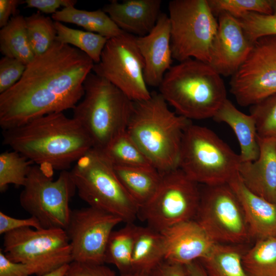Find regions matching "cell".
<instances>
[{
  "label": "cell",
  "instance_id": "d6a6232c",
  "mask_svg": "<svg viewBox=\"0 0 276 276\" xmlns=\"http://www.w3.org/2000/svg\"><path fill=\"white\" fill-rule=\"evenodd\" d=\"M33 163L14 150L0 154V191L6 190L9 185L24 187Z\"/></svg>",
  "mask_w": 276,
  "mask_h": 276
},
{
  "label": "cell",
  "instance_id": "52a82bcc",
  "mask_svg": "<svg viewBox=\"0 0 276 276\" xmlns=\"http://www.w3.org/2000/svg\"><path fill=\"white\" fill-rule=\"evenodd\" d=\"M241 162L239 154L211 129L192 122L185 129L178 168L196 182L227 183L238 172Z\"/></svg>",
  "mask_w": 276,
  "mask_h": 276
},
{
  "label": "cell",
  "instance_id": "f546056e",
  "mask_svg": "<svg viewBox=\"0 0 276 276\" xmlns=\"http://www.w3.org/2000/svg\"><path fill=\"white\" fill-rule=\"evenodd\" d=\"M242 260L249 276H276V237L257 240Z\"/></svg>",
  "mask_w": 276,
  "mask_h": 276
},
{
  "label": "cell",
  "instance_id": "b9f144b4",
  "mask_svg": "<svg viewBox=\"0 0 276 276\" xmlns=\"http://www.w3.org/2000/svg\"><path fill=\"white\" fill-rule=\"evenodd\" d=\"M150 276H189L185 265L163 261L149 273Z\"/></svg>",
  "mask_w": 276,
  "mask_h": 276
},
{
  "label": "cell",
  "instance_id": "3957f363",
  "mask_svg": "<svg viewBox=\"0 0 276 276\" xmlns=\"http://www.w3.org/2000/svg\"><path fill=\"white\" fill-rule=\"evenodd\" d=\"M134 102L127 132L162 174L178 168L183 134L191 120L172 111L159 93Z\"/></svg>",
  "mask_w": 276,
  "mask_h": 276
},
{
  "label": "cell",
  "instance_id": "44dd1931",
  "mask_svg": "<svg viewBox=\"0 0 276 276\" xmlns=\"http://www.w3.org/2000/svg\"><path fill=\"white\" fill-rule=\"evenodd\" d=\"M243 210L250 237L257 240L276 237V203L250 191L238 172L227 183Z\"/></svg>",
  "mask_w": 276,
  "mask_h": 276
},
{
  "label": "cell",
  "instance_id": "1f68e13d",
  "mask_svg": "<svg viewBox=\"0 0 276 276\" xmlns=\"http://www.w3.org/2000/svg\"><path fill=\"white\" fill-rule=\"evenodd\" d=\"M52 19L39 11L25 17L28 39L35 56L45 53L56 41L57 32Z\"/></svg>",
  "mask_w": 276,
  "mask_h": 276
},
{
  "label": "cell",
  "instance_id": "836d02e7",
  "mask_svg": "<svg viewBox=\"0 0 276 276\" xmlns=\"http://www.w3.org/2000/svg\"><path fill=\"white\" fill-rule=\"evenodd\" d=\"M215 16L223 12L238 18L248 12L273 14V0H208Z\"/></svg>",
  "mask_w": 276,
  "mask_h": 276
},
{
  "label": "cell",
  "instance_id": "484cf974",
  "mask_svg": "<svg viewBox=\"0 0 276 276\" xmlns=\"http://www.w3.org/2000/svg\"><path fill=\"white\" fill-rule=\"evenodd\" d=\"M0 51L4 56L16 59L26 65L35 57L28 39L25 17L17 14L0 30Z\"/></svg>",
  "mask_w": 276,
  "mask_h": 276
},
{
  "label": "cell",
  "instance_id": "ee69618b",
  "mask_svg": "<svg viewBox=\"0 0 276 276\" xmlns=\"http://www.w3.org/2000/svg\"><path fill=\"white\" fill-rule=\"evenodd\" d=\"M197 261H195L185 265L189 275L210 276L203 265Z\"/></svg>",
  "mask_w": 276,
  "mask_h": 276
},
{
  "label": "cell",
  "instance_id": "7402d4cb",
  "mask_svg": "<svg viewBox=\"0 0 276 276\" xmlns=\"http://www.w3.org/2000/svg\"><path fill=\"white\" fill-rule=\"evenodd\" d=\"M213 119L227 124L234 131L239 144L241 162H252L259 157L260 148L254 117L238 110L228 99L219 108Z\"/></svg>",
  "mask_w": 276,
  "mask_h": 276
},
{
  "label": "cell",
  "instance_id": "cb8c5ba5",
  "mask_svg": "<svg viewBox=\"0 0 276 276\" xmlns=\"http://www.w3.org/2000/svg\"><path fill=\"white\" fill-rule=\"evenodd\" d=\"M113 166L120 182L140 209L151 199L160 183L162 174L155 167Z\"/></svg>",
  "mask_w": 276,
  "mask_h": 276
},
{
  "label": "cell",
  "instance_id": "e0dca14e",
  "mask_svg": "<svg viewBox=\"0 0 276 276\" xmlns=\"http://www.w3.org/2000/svg\"><path fill=\"white\" fill-rule=\"evenodd\" d=\"M160 233L165 260L185 266L204 258L216 243L194 219L175 224Z\"/></svg>",
  "mask_w": 276,
  "mask_h": 276
},
{
  "label": "cell",
  "instance_id": "30bf717a",
  "mask_svg": "<svg viewBox=\"0 0 276 276\" xmlns=\"http://www.w3.org/2000/svg\"><path fill=\"white\" fill-rule=\"evenodd\" d=\"M3 250L9 260L27 265L41 276L73 261L65 229L25 227L4 235Z\"/></svg>",
  "mask_w": 276,
  "mask_h": 276
},
{
  "label": "cell",
  "instance_id": "bcb514c9",
  "mask_svg": "<svg viewBox=\"0 0 276 276\" xmlns=\"http://www.w3.org/2000/svg\"><path fill=\"white\" fill-rule=\"evenodd\" d=\"M118 276H150V274L143 271L131 270L128 272L120 273Z\"/></svg>",
  "mask_w": 276,
  "mask_h": 276
},
{
  "label": "cell",
  "instance_id": "f35d334b",
  "mask_svg": "<svg viewBox=\"0 0 276 276\" xmlns=\"http://www.w3.org/2000/svg\"><path fill=\"white\" fill-rule=\"evenodd\" d=\"M25 227H32L36 229L43 228L35 218L30 216L25 219H18L12 217L3 212H0V234H5Z\"/></svg>",
  "mask_w": 276,
  "mask_h": 276
},
{
  "label": "cell",
  "instance_id": "ba28073f",
  "mask_svg": "<svg viewBox=\"0 0 276 276\" xmlns=\"http://www.w3.org/2000/svg\"><path fill=\"white\" fill-rule=\"evenodd\" d=\"M168 11L173 59L209 64L218 22L208 0H173Z\"/></svg>",
  "mask_w": 276,
  "mask_h": 276
},
{
  "label": "cell",
  "instance_id": "7bdbcfd3",
  "mask_svg": "<svg viewBox=\"0 0 276 276\" xmlns=\"http://www.w3.org/2000/svg\"><path fill=\"white\" fill-rule=\"evenodd\" d=\"M18 0H0V27L5 26L13 16L16 15Z\"/></svg>",
  "mask_w": 276,
  "mask_h": 276
},
{
  "label": "cell",
  "instance_id": "5bb4252c",
  "mask_svg": "<svg viewBox=\"0 0 276 276\" xmlns=\"http://www.w3.org/2000/svg\"><path fill=\"white\" fill-rule=\"evenodd\" d=\"M230 91L241 106L276 94V35L259 38L245 61L231 76Z\"/></svg>",
  "mask_w": 276,
  "mask_h": 276
},
{
  "label": "cell",
  "instance_id": "8d00e7d4",
  "mask_svg": "<svg viewBox=\"0 0 276 276\" xmlns=\"http://www.w3.org/2000/svg\"><path fill=\"white\" fill-rule=\"evenodd\" d=\"M27 65L11 57L0 60V94L13 87L21 78Z\"/></svg>",
  "mask_w": 276,
  "mask_h": 276
},
{
  "label": "cell",
  "instance_id": "83f0119b",
  "mask_svg": "<svg viewBox=\"0 0 276 276\" xmlns=\"http://www.w3.org/2000/svg\"><path fill=\"white\" fill-rule=\"evenodd\" d=\"M102 151L113 166L154 167L127 130L118 135Z\"/></svg>",
  "mask_w": 276,
  "mask_h": 276
},
{
  "label": "cell",
  "instance_id": "e575fe53",
  "mask_svg": "<svg viewBox=\"0 0 276 276\" xmlns=\"http://www.w3.org/2000/svg\"><path fill=\"white\" fill-rule=\"evenodd\" d=\"M250 114L255 120L258 137L276 139V94L251 106Z\"/></svg>",
  "mask_w": 276,
  "mask_h": 276
},
{
  "label": "cell",
  "instance_id": "9c48e42d",
  "mask_svg": "<svg viewBox=\"0 0 276 276\" xmlns=\"http://www.w3.org/2000/svg\"><path fill=\"white\" fill-rule=\"evenodd\" d=\"M53 174L33 165L19 195L21 207L36 218L43 228L65 229L71 217L70 201L77 191L70 171Z\"/></svg>",
  "mask_w": 276,
  "mask_h": 276
},
{
  "label": "cell",
  "instance_id": "603a6c76",
  "mask_svg": "<svg viewBox=\"0 0 276 276\" xmlns=\"http://www.w3.org/2000/svg\"><path fill=\"white\" fill-rule=\"evenodd\" d=\"M164 260V242L160 232L148 226H136L132 254V270L150 273Z\"/></svg>",
  "mask_w": 276,
  "mask_h": 276
},
{
  "label": "cell",
  "instance_id": "7dc6e473",
  "mask_svg": "<svg viewBox=\"0 0 276 276\" xmlns=\"http://www.w3.org/2000/svg\"><path fill=\"white\" fill-rule=\"evenodd\" d=\"M273 15L276 16V0H273Z\"/></svg>",
  "mask_w": 276,
  "mask_h": 276
},
{
  "label": "cell",
  "instance_id": "4dcf8cb0",
  "mask_svg": "<svg viewBox=\"0 0 276 276\" xmlns=\"http://www.w3.org/2000/svg\"><path fill=\"white\" fill-rule=\"evenodd\" d=\"M57 32L56 41L78 49L98 63L108 39L93 32L69 28L62 22L55 21Z\"/></svg>",
  "mask_w": 276,
  "mask_h": 276
},
{
  "label": "cell",
  "instance_id": "8992f818",
  "mask_svg": "<svg viewBox=\"0 0 276 276\" xmlns=\"http://www.w3.org/2000/svg\"><path fill=\"white\" fill-rule=\"evenodd\" d=\"M70 171L79 197L89 206L133 223L140 206L125 190L104 152L90 149Z\"/></svg>",
  "mask_w": 276,
  "mask_h": 276
},
{
  "label": "cell",
  "instance_id": "60d3db41",
  "mask_svg": "<svg viewBox=\"0 0 276 276\" xmlns=\"http://www.w3.org/2000/svg\"><path fill=\"white\" fill-rule=\"evenodd\" d=\"M28 267L25 264L13 262L0 251V276H30Z\"/></svg>",
  "mask_w": 276,
  "mask_h": 276
},
{
  "label": "cell",
  "instance_id": "74e56055",
  "mask_svg": "<svg viewBox=\"0 0 276 276\" xmlns=\"http://www.w3.org/2000/svg\"><path fill=\"white\" fill-rule=\"evenodd\" d=\"M64 276H118L104 264H91L72 261Z\"/></svg>",
  "mask_w": 276,
  "mask_h": 276
},
{
  "label": "cell",
  "instance_id": "7a4b0ae2",
  "mask_svg": "<svg viewBox=\"0 0 276 276\" xmlns=\"http://www.w3.org/2000/svg\"><path fill=\"white\" fill-rule=\"evenodd\" d=\"M3 144L53 174L65 171L93 148L83 129L63 112L35 119L4 130Z\"/></svg>",
  "mask_w": 276,
  "mask_h": 276
},
{
  "label": "cell",
  "instance_id": "2e32d148",
  "mask_svg": "<svg viewBox=\"0 0 276 276\" xmlns=\"http://www.w3.org/2000/svg\"><path fill=\"white\" fill-rule=\"evenodd\" d=\"M218 22L209 64L220 75L232 76L247 58L254 43L238 20L231 14L220 13Z\"/></svg>",
  "mask_w": 276,
  "mask_h": 276
},
{
  "label": "cell",
  "instance_id": "ac0fdd59",
  "mask_svg": "<svg viewBox=\"0 0 276 276\" xmlns=\"http://www.w3.org/2000/svg\"><path fill=\"white\" fill-rule=\"evenodd\" d=\"M136 42L144 62L146 84L159 87L165 75L172 66L168 15L161 13L152 30L145 36L136 37Z\"/></svg>",
  "mask_w": 276,
  "mask_h": 276
},
{
  "label": "cell",
  "instance_id": "4fadbf2b",
  "mask_svg": "<svg viewBox=\"0 0 276 276\" xmlns=\"http://www.w3.org/2000/svg\"><path fill=\"white\" fill-rule=\"evenodd\" d=\"M200 190L196 220L215 242L237 244L250 237L242 206L228 183Z\"/></svg>",
  "mask_w": 276,
  "mask_h": 276
},
{
  "label": "cell",
  "instance_id": "5b68a950",
  "mask_svg": "<svg viewBox=\"0 0 276 276\" xmlns=\"http://www.w3.org/2000/svg\"><path fill=\"white\" fill-rule=\"evenodd\" d=\"M84 94L73 118L101 150L127 130L134 102L105 79L91 72L84 82Z\"/></svg>",
  "mask_w": 276,
  "mask_h": 276
},
{
  "label": "cell",
  "instance_id": "f6af8a7d",
  "mask_svg": "<svg viewBox=\"0 0 276 276\" xmlns=\"http://www.w3.org/2000/svg\"><path fill=\"white\" fill-rule=\"evenodd\" d=\"M68 266V264L65 265L52 272L41 276H64L67 269Z\"/></svg>",
  "mask_w": 276,
  "mask_h": 276
},
{
  "label": "cell",
  "instance_id": "8fae6325",
  "mask_svg": "<svg viewBox=\"0 0 276 276\" xmlns=\"http://www.w3.org/2000/svg\"><path fill=\"white\" fill-rule=\"evenodd\" d=\"M198 184L178 168L162 173L158 188L140 209L138 217L148 226L159 232L194 219L200 199Z\"/></svg>",
  "mask_w": 276,
  "mask_h": 276
},
{
  "label": "cell",
  "instance_id": "ab89813d",
  "mask_svg": "<svg viewBox=\"0 0 276 276\" xmlns=\"http://www.w3.org/2000/svg\"><path fill=\"white\" fill-rule=\"evenodd\" d=\"M24 3L27 8H36L44 13H55L58 9L75 7L77 3L75 0H26Z\"/></svg>",
  "mask_w": 276,
  "mask_h": 276
},
{
  "label": "cell",
  "instance_id": "6da1fadb",
  "mask_svg": "<svg viewBox=\"0 0 276 276\" xmlns=\"http://www.w3.org/2000/svg\"><path fill=\"white\" fill-rule=\"evenodd\" d=\"M94 64L83 52L55 41L45 53L35 56L27 65L13 87L0 94L2 129L73 109L84 96V82Z\"/></svg>",
  "mask_w": 276,
  "mask_h": 276
},
{
  "label": "cell",
  "instance_id": "ffe728a7",
  "mask_svg": "<svg viewBox=\"0 0 276 276\" xmlns=\"http://www.w3.org/2000/svg\"><path fill=\"white\" fill-rule=\"evenodd\" d=\"M161 0L111 1L103 10L123 31L136 37L148 34L161 13Z\"/></svg>",
  "mask_w": 276,
  "mask_h": 276
},
{
  "label": "cell",
  "instance_id": "d590c367",
  "mask_svg": "<svg viewBox=\"0 0 276 276\" xmlns=\"http://www.w3.org/2000/svg\"><path fill=\"white\" fill-rule=\"evenodd\" d=\"M237 19L252 43L264 36L276 35V16L273 14L248 12Z\"/></svg>",
  "mask_w": 276,
  "mask_h": 276
},
{
  "label": "cell",
  "instance_id": "9a60e30c",
  "mask_svg": "<svg viewBox=\"0 0 276 276\" xmlns=\"http://www.w3.org/2000/svg\"><path fill=\"white\" fill-rule=\"evenodd\" d=\"M120 217L88 206L72 211L65 231L71 247L73 261L104 264L107 244Z\"/></svg>",
  "mask_w": 276,
  "mask_h": 276
},
{
  "label": "cell",
  "instance_id": "7c38bea8",
  "mask_svg": "<svg viewBox=\"0 0 276 276\" xmlns=\"http://www.w3.org/2000/svg\"><path fill=\"white\" fill-rule=\"evenodd\" d=\"M136 37L124 32L108 39L100 61L93 69L133 102L147 100L151 96L145 80L144 62Z\"/></svg>",
  "mask_w": 276,
  "mask_h": 276
},
{
  "label": "cell",
  "instance_id": "277c9868",
  "mask_svg": "<svg viewBox=\"0 0 276 276\" xmlns=\"http://www.w3.org/2000/svg\"><path fill=\"white\" fill-rule=\"evenodd\" d=\"M158 87L176 113L189 120L213 118L227 99L221 76L209 63L195 59L172 65Z\"/></svg>",
  "mask_w": 276,
  "mask_h": 276
},
{
  "label": "cell",
  "instance_id": "d6986e66",
  "mask_svg": "<svg viewBox=\"0 0 276 276\" xmlns=\"http://www.w3.org/2000/svg\"><path fill=\"white\" fill-rule=\"evenodd\" d=\"M258 158L241 162L238 172L250 191L276 203V139L258 137Z\"/></svg>",
  "mask_w": 276,
  "mask_h": 276
},
{
  "label": "cell",
  "instance_id": "d4e9b609",
  "mask_svg": "<svg viewBox=\"0 0 276 276\" xmlns=\"http://www.w3.org/2000/svg\"><path fill=\"white\" fill-rule=\"evenodd\" d=\"M52 18L55 21L77 25L87 31L100 34L108 39L125 32L101 9L87 11L69 7L52 14Z\"/></svg>",
  "mask_w": 276,
  "mask_h": 276
},
{
  "label": "cell",
  "instance_id": "4316f807",
  "mask_svg": "<svg viewBox=\"0 0 276 276\" xmlns=\"http://www.w3.org/2000/svg\"><path fill=\"white\" fill-rule=\"evenodd\" d=\"M242 255L235 246L216 243L199 261L210 276H249L242 264Z\"/></svg>",
  "mask_w": 276,
  "mask_h": 276
},
{
  "label": "cell",
  "instance_id": "f1b7e54d",
  "mask_svg": "<svg viewBox=\"0 0 276 276\" xmlns=\"http://www.w3.org/2000/svg\"><path fill=\"white\" fill-rule=\"evenodd\" d=\"M135 227L133 223H128L123 227L113 231L107 244L104 262L114 265L121 273L132 270Z\"/></svg>",
  "mask_w": 276,
  "mask_h": 276
}]
</instances>
